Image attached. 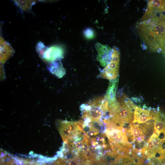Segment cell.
<instances>
[{
    "label": "cell",
    "instance_id": "obj_11",
    "mask_svg": "<svg viewBox=\"0 0 165 165\" xmlns=\"http://www.w3.org/2000/svg\"><path fill=\"white\" fill-rule=\"evenodd\" d=\"M148 161L144 165H165V157H156Z\"/></svg>",
    "mask_w": 165,
    "mask_h": 165
},
{
    "label": "cell",
    "instance_id": "obj_9",
    "mask_svg": "<svg viewBox=\"0 0 165 165\" xmlns=\"http://www.w3.org/2000/svg\"><path fill=\"white\" fill-rule=\"evenodd\" d=\"M49 68L51 72L58 77L61 78L65 74V69L60 60L50 63Z\"/></svg>",
    "mask_w": 165,
    "mask_h": 165
},
{
    "label": "cell",
    "instance_id": "obj_8",
    "mask_svg": "<svg viewBox=\"0 0 165 165\" xmlns=\"http://www.w3.org/2000/svg\"><path fill=\"white\" fill-rule=\"evenodd\" d=\"M154 133L159 136L163 134L165 136V114L157 110L154 116Z\"/></svg>",
    "mask_w": 165,
    "mask_h": 165
},
{
    "label": "cell",
    "instance_id": "obj_6",
    "mask_svg": "<svg viewBox=\"0 0 165 165\" xmlns=\"http://www.w3.org/2000/svg\"><path fill=\"white\" fill-rule=\"evenodd\" d=\"M144 160L134 158L131 154H120L111 165H143Z\"/></svg>",
    "mask_w": 165,
    "mask_h": 165
},
{
    "label": "cell",
    "instance_id": "obj_10",
    "mask_svg": "<svg viewBox=\"0 0 165 165\" xmlns=\"http://www.w3.org/2000/svg\"><path fill=\"white\" fill-rule=\"evenodd\" d=\"M14 2L21 9L24 10L30 9L34 3L33 2L30 1H15Z\"/></svg>",
    "mask_w": 165,
    "mask_h": 165
},
{
    "label": "cell",
    "instance_id": "obj_13",
    "mask_svg": "<svg viewBox=\"0 0 165 165\" xmlns=\"http://www.w3.org/2000/svg\"><path fill=\"white\" fill-rule=\"evenodd\" d=\"M84 35L87 38L91 39L94 37V33L93 31L90 28H88L84 31Z\"/></svg>",
    "mask_w": 165,
    "mask_h": 165
},
{
    "label": "cell",
    "instance_id": "obj_12",
    "mask_svg": "<svg viewBox=\"0 0 165 165\" xmlns=\"http://www.w3.org/2000/svg\"><path fill=\"white\" fill-rule=\"evenodd\" d=\"M48 48V47L45 46L41 42H39L37 43L36 46V50L41 58H42L45 52Z\"/></svg>",
    "mask_w": 165,
    "mask_h": 165
},
{
    "label": "cell",
    "instance_id": "obj_4",
    "mask_svg": "<svg viewBox=\"0 0 165 165\" xmlns=\"http://www.w3.org/2000/svg\"><path fill=\"white\" fill-rule=\"evenodd\" d=\"M157 110L142 108L135 105L133 123L143 124L153 118Z\"/></svg>",
    "mask_w": 165,
    "mask_h": 165
},
{
    "label": "cell",
    "instance_id": "obj_3",
    "mask_svg": "<svg viewBox=\"0 0 165 165\" xmlns=\"http://www.w3.org/2000/svg\"><path fill=\"white\" fill-rule=\"evenodd\" d=\"M147 20L159 42L162 52L165 50V16L156 15Z\"/></svg>",
    "mask_w": 165,
    "mask_h": 165
},
{
    "label": "cell",
    "instance_id": "obj_1",
    "mask_svg": "<svg viewBox=\"0 0 165 165\" xmlns=\"http://www.w3.org/2000/svg\"><path fill=\"white\" fill-rule=\"evenodd\" d=\"M105 134L110 141L114 145H120L124 146L129 150L133 148V145L128 140L127 135L123 127L115 125H106Z\"/></svg>",
    "mask_w": 165,
    "mask_h": 165
},
{
    "label": "cell",
    "instance_id": "obj_14",
    "mask_svg": "<svg viewBox=\"0 0 165 165\" xmlns=\"http://www.w3.org/2000/svg\"><path fill=\"white\" fill-rule=\"evenodd\" d=\"M164 2L165 3V0H164Z\"/></svg>",
    "mask_w": 165,
    "mask_h": 165
},
{
    "label": "cell",
    "instance_id": "obj_5",
    "mask_svg": "<svg viewBox=\"0 0 165 165\" xmlns=\"http://www.w3.org/2000/svg\"><path fill=\"white\" fill-rule=\"evenodd\" d=\"M95 47L98 52L97 60L102 66L105 67L111 60L113 49L99 43H97Z\"/></svg>",
    "mask_w": 165,
    "mask_h": 165
},
{
    "label": "cell",
    "instance_id": "obj_7",
    "mask_svg": "<svg viewBox=\"0 0 165 165\" xmlns=\"http://www.w3.org/2000/svg\"><path fill=\"white\" fill-rule=\"evenodd\" d=\"M64 51L58 46H53L48 48L45 52L42 59L50 63L60 60L63 57Z\"/></svg>",
    "mask_w": 165,
    "mask_h": 165
},
{
    "label": "cell",
    "instance_id": "obj_2",
    "mask_svg": "<svg viewBox=\"0 0 165 165\" xmlns=\"http://www.w3.org/2000/svg\"><path fill=\"white\" fill-rule=\"evenodd\" d=\"M111 61L101 71L99 76L111 81L116 80L119 72L120 53L118 49L114 46Z\"/></svg>",
    "mask_w": 165,
    "mask_h": 165
}]
</instances>
